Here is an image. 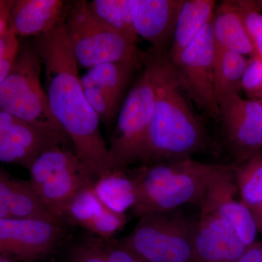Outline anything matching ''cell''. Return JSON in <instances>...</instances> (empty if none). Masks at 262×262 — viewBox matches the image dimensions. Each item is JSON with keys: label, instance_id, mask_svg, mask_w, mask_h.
Returning <instances> with one entry per match:
<instances>
[{"label": "cell", "instance_id": "obj_18", "mask_svg": "<svg viewBox=\"0 0 262 262\" xmlns=\"http://www.w3.org/2000/svg\"><path fill=\"white\" fill-rule=\"evenodd\" d=\"M64 15L61 0H13L8 27L18 37H41L53 30Z\"/></svg>", "mask_w": 262, "mask_h": 262}, {"label": "cell", "instance_id": "obj_36", "mask_svg": "<svg viewBox=\"0 0 262 262\" xmlns=\"http://www.w3.org/2000/svg\"><path fill=\"white\" fill-rule=\"evenodd\" d=\"M254 100H256V101H258V102L261 103V106H262V97H260V98H257V99H254Z\"/></svg>", "mask_w": 262, "mask_h": 262}, {"label": "cell", "instance_id": "obj_21", "mask_svg": "<svg viewBox=\"0 0 262 262\" xmlns=\"http://www.w3.org/2000/svg\"><path fill=\"white\" fill-rule=\"evenodd\" d=\"M127 170H113L98 179L93 185L95 194L103 204L116 213L125 214L138 201L137 183Z\"/></svg>", "mask_w": 262, "mask_h": 262}, {"label": "cell", "instance_id": "obj_4", "mask_svg": "<svg viewBox=\"0 0 262 262\" xmlns=\"http://www.w3.org/2000/svg\"><path fill=\"white\" fill-rule=\"evenodd\" d=\"M66 34L78 67L142 61L136 43L103 24L91 13L87 1H75L66 10Z\"/></svg>", "mask_w": 262, "mask_h": 262}, {"label": "cell", "instance_id": "obj_3", "mask_svg": "<svg viewBox=\"0 0 262 262\" xmlns=\"http://www.w3.org/2000/svg\"><path fill=\"white\" fill-rule=\"evenodd\" d=\"M191 158L142 165L134 176L138 201L136 216L179 209L184 205L200 206L208 186L227 167Z\"/></svg>", "mask_w": 262, "mask_h": 262}, {"label": "cell", "instance_id": "obj_37", "mask_svg": "<svg viewBox=\"0 0 262 262\" xmlns=\"http://www.w3.org/2000/svg\"><path fill=\"white\" fill-rule=\"evenodd\" d=\"M262 60V59H261Z\"/></svg>", "mask_w": 262, "mask_h": 262}, {"label": "cell", "instance_id": "obj_31", "mask_svg": "<svg viewBox=\"0 0 262 262\" xmlns=\"http://www.w3.org/2000/svg\"><path fill=\"white\" fill-rule=\"evenodd\" d=\"M13 0H0V35L8 26V18Z\"/></svg>", "mask_w": 262, "mask_h": 262}, {"label": "cell", "instance_id": "obj_14", "mask_svg": "<svg viewBox=\"0 0 262 262\" xmlns=\"http://www.w3.org/2000/svg\"><path fill=\"white\" fill-rule=\"evenodd\" d=\"M233 165H227L215 176L200 208L201 212L215 213L227 221L248 247L256 242L258 231L251 210L236 198L239 192L234 182Z\"/></svg>", "mask_w": 262, "mask_h": 262}, {"label": "cell", "instance_id": "obj_6", "mask_svg": "<svg viewBox=\"0 0 262 262\" xmlns=\"http://www.w3.org/2000/svg\"><path fill=\"white\" fill-rule=\"evenodd\" d=\"M42 62L34 46L20 48L9 75L0 84V110L22 121L67 136L51 111L41 84Z\"/></svg>", "mask_w": 262, "mask_h": 262}, {"label": "cell", "instance_id": "obj_8", "mask_svg": "<svg viewBox=\"0 0 262 262\" xmlns=\"http://www.w3.org/2000/svg\"><path fill=\"white\" fill-rule=\"evenodd\" d=\"M29 170L33 189L50 211L63 222L66 208L74 196L94 185L75 152L60 144L45 150Z\"/></svg>", "mask_w": 262, "mask_h": 262}, {"label": "cell", "instance_id": "obj_28", "mask_svg": "<svg viewBox=\"0 0 262 262\" xmlns=\"http://www.w3.org/2000/svg\"><path fill=\"white\" fill-rule=\"evenodd\" d=\"M242 89L251 97L257 99L262 97V60L251 57L248 61L242 79Z\"/></svg>", "mask_w": 262, "mask_h": 262}, {"label": "cell", "instance_id": "obj_16", "mask_svg": "<svg viewBox=\"0 0 262 262\" xmlns=\"http://www.w3.org/2000/svg\"><path fill=\"white\" fill-rule=\"evenodd\" d=\"M182 0H133V23L137 36L168 56Z\"/></svg>", "mask_w": 262, "mask_h": 262}, {"label": "cell", "instance_id": "obj_19", "mask_svg": "<svg viewBox=\"0 0 262 262\" xmlns=\"http://www.w3.org/2000/svg\"><path fill=\"white\" fill-rule=\"evenodd\" d=\"M213 0H182L168 58L172 61L210 23L214 13Z\"/></svg>", "mask_w": 262, "mask_h": 262}, {"label": "cell", "instance_id": "obj_13", "mask_svg": "<svg viewBox=\"0 0 262 262\" xmlns=\"http://www.w3.org/2000/svg\"><path fill=\"white\" fill-rule=\"evenodd\" d=\"M141 63L142 61L101 63L90 69L81 77L88 102L100 121L106 124L113 121L131 76Z\"/></svg>", "mask_w": 262, "mask_h": 262}, {"label": "cell", "instance_id": "obj_32", "mask_svg": "<svg viewBox=\"0 0 262 262\" xmlns=\"http://www.w3.org/2000/svg\"><path fill=\"white\" fill-rule=\"evenodd\" d=\"M258 232L262 234V202L251 209Z\"/></svg>", "mask_w": 262, "mask_h": 262}, {"label": "cell", "instance_id": "obj_33", "mask_svg": "<svg viewBox=\"0 0 262 262\" xmlns=\"http://www.w3.org/2000/svg\"><path fill=\"white\" fill-rule=\"evenodd\" d=\"M254 56L262 59V30L253 42Z\"/></svg>", "mask_w": 262, "mask_h": 262}, {"label": "cell", "instance_id": "obj_9", "mask_svg": "<svg viewBox=\"0 0 262 262\" xmlns=\"http://www.w3.org/2000/svg\"><path fill=\"white\" fill-rule=\"evenodd\" d=\"M214 48L211 21L173 61H169L183 91L200 108L219 121L220 107L213 77Z\"/></svg>", "mask_w": 262, "mask_h": 262}, {"label": "cell", "instance_id": "obj_12", "mask_svg": "<svg viewBox=\"0 0 262 262\" xmlns=\"http://www.w3.org/2000/svg\"><path fill=\"white\" fill-rule=\"evenodd\" d=\"M64 137L0 110V163L29 170L45 150L60 144Z\"/></svg>", "mask_w": 262, "mask_h": 262}, {"label": "cell", "instance_id": "obj_2", "mask_svg": "<svg viewBox=\"0 0 262 262\" xmlns=\"http://www.w3.org/2000/svg\"><path fill=\"white\" fill-rule=\"evenodd\" d=\"M155 88V103L142 165L191 158L209 144L208 134L188 104L168 56L142 53Z\"/></svg>", "mask_w": 262, "mask_h": 262}, {"label": "cell", "instance_id": "obj_34", "mask_svg": "<svg viewBox=\"0 0 262 262\" xmlns=\"http://www.w3.org/2000/svg\"><path fill=\"white\" fill-rule=\"evenodd\" d=\"M241 2H242L243 4L248 7V8L257 10V11L262 13V0H253V1L247 0V1Z\"/></svg>", "mask_w": 262, "mask_h": 262}, {"label": "cell", "instance_id": "obj_24", "mask_svg": "<svg viewBox=\"0 0 262 262\" xmlns=\"http://www.w3.org/2000/svg\"><path fill=\"white\" fill-rule=\"evenodd\" d=\"M234 182L241 201L250 210L262 202V151L233 165Z\"/></svg>", "mask_w": 262, "mask_h": 262}, {"label": "cell", "instance_id": "obj_23", "mask_svg": "<svg viewBox=\"0 0 262 262\" xmlns=\"http://www.w3.org/2000/svg\"><path fill=\"white\" fill-rule=\"evenodd\" d=\"M87 4L100 21L136 43L138 36L133 23V0H94L87 2Z\"/></svg>", "mask_w": 262, "mask_h": 262}, {"label": "cell", "instance_id": "obj_17", "mask_svg": "<svg viewBox=\"0 0 262 262\" xmlns=\"http://www.w3.org/2000/svg\"><path fill=\"white\" fill-rule=\"evenodd\" d=\"M63 220L64 223L80 226L100 238L110 239L123 228L127 216L105 206L91 185L74 196L66 208Z\"/></svg>", "mask_w": 262, "mask_h": 262}, {"label": "cell", "instance_id": "obj_10", "mask_svg": "<svg viewBox=\"0 0 262 262\" xmlns=\"http://www.w3.org/2000/svg\"><path fill=\"white\" fill-rule=\"evenodd\" d=\"M63 222L47 219L0 220V253L17 262H35L54 251L64 236Z\"/></svg>", "mask_w": 262, "mask_h": 262}, {"label": "cell", "instance_id": "obj_22", "mask_svg": "<svg viewBox=\"0 0 262 262\" xmlns=\"http://www.w3.org/2000/svg\"><path fill=\"white\" fill-rule=\"evenodd\" d=\"M248 61L237 52L215 47L213 54V77L217 100L227 95L239 94Z\"/></svg>", "mask_w": 262, "mask_h": 262}, {"label": "cell", "instance_id": "obj_27", "mask_svg": "<svg viewBox=\"0 0 262 262\" xmlns=\"http://www.w3.org/2000/svg\"><path fill=\"white\" fill-rule=\"evenodd\" d=\"M92 239L108 262H141L120 239H102L98 237Z\"/></svg>", "mask_w": 262, "mask_h": 262}, {"label": "cell", "instance_id": "obj_29", "mask_svg": "<svg viewBox=\"0 0 262 262\" xmlns=\"http://www.w3.org/2000/svg\"><path fill=\"white\" fill-rule=\"evenodd\" d=\"M68 260L69 262H108L92 237L73 245L69 251Z\"/></svg>", "mask_w": 262, "mask_h": 262}, {"label": "cell", "instance_id": "obj_15", "mask_svg": "<svg viewBox=\"0 0 262 262\" xmlns=\"http://www.w3.org/2000/svg\"><path fill=\"white\" fill-rule=\"evenodd\" d=\"M246 248L227 221L215 213L201 212L193 232L196 262H237Z\"/></svg>", "mask_w": 262, "mask_h": 262}, {"label": "cell", "instance_id": "obj_30", "mask_svg": "<svg viewBox=\"0 0 262 262\" xmlns=\"http://www.w3.org/2000/svg\"><path fill=\"white\" fill-rule=\"evenodd\" d=\"M14 178L0 168V220L10 218V204Z\"/></svg>", "mask_w": 262, "mask_h": 262}, {"label": "cell", "instance_id": "obj_25", "mask_svg": "<svg viewBox=\"0 0 262 262\" xmlns=\"http://www.w3.org/2000/svg\"><path fill=\"white\" fill-rule=\"evenodd\" d=\"M10 218L47 219L61 222L41 201L29 181L15 178L10 200Z\"/></svg>", "mask_w": 262, "mask_h": 262}, {"label": "cell", "instance_id": "obj_5", "mask_svg": "<svg viewBox=\"0 0 262 262\" xmlns=\"http://www.w3.org/2000/svg\"><path fill=\"white\" fill-rule=\"evenodd\" d=\"M177 210L139 217L132 232L119 239L141 262H196L193 250L196 220Z\"/></svg>", "mask_w": 262, "mask_h": 262}, {"label": "cell", "instance_id": "obj_35", "mask_svg": "<svg viewBox=\"0 0 262 262\" xmlns=\"http://www.w3.org/2000/svg\"><path fill=\"white\" fill-rule=\"evenodd\" d=\"M0 262H17L15 261V260H13V258L8 257V256H5L4 255L1 254L0 253Z\"/></svg>", "mask_w": 262, "mask_h": 262}, {"label": "cell", "instance_id": "obj_20", "mask_svg": "<svg viewBox=\"0 0 262 262\" xmlns=\"http://www.w3.org/2000/svg\"><path fill=\"white\" fill-rule=\"evenodd\" d=\"M211 23L215 47L254 56L252 42L233 1L223 2L213 13Z\"/></svg>", "mask_w": 262, "mask_h": 262}, {"label": "cell", "instance_id": "obj_11", "mask_svg": "<svg viewBox=\"0 0 262 262\" xmlns=\"http://www.w3.org/2000/svg\"><path fill=\"white\" fill-rule=\"evenodd\" d=\"M221 125L227 146L238 163L262 151V106L239 94L218 101Z\"/></svg>", "mask_w": 262, "mask_h": 262}, {"label": "cell", "instance_id": "obj_7", "mask_svg": "<svg viewBox=\"0 0 262 262\" xmlns=\"http://www.w3.org/2000/svg\"><path fill=\"white\" fill-rule=\"evenodd\" d=\"M144 69L118 113L116 127L111 139L110 168L127 170L133 164L141 163L145 152L155 103V88L151 72L142 61Z\"/></svg>", "mask_w": 262, "mask_h": 262}, {"label": "cell", "instance_id": "obj_26", "mask_svg": "<svg viewBox=\"0 0 262 262\" xmlns=\"http://www.w3.org/2000/svg\"><path fill=\"white\" fill-rule=\"evenodd\" d=\"M20 48L18 36L7 27L0 35V84L14 66Z\"/></svg>", "mask_w": 262, "mask_h": 262}, {"label": "cell", "instance_id": "obj_1", "mask_svg": "<svg viewBox=\"0 0 262 262\" xmlns=\"http://www.w3.org/2000/svg\"><path fill=\"white\" fill-rule=\"evenodd\" d=\"M63 18L51 32L36 38L33 46L46 71L51 113L70 138L75 154L94 184L111 172L110 149L101 133L99 117L84 95L79 67L66 34Z\"/></svg>", "mask_w": 262, "mask_h": 262}]
</instances>
